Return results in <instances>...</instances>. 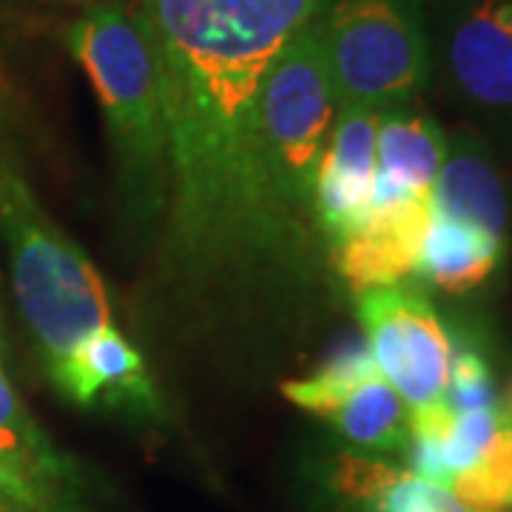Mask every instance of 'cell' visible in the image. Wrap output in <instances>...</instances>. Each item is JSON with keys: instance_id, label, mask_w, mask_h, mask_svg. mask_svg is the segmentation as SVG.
Returning a JSON list of instances; mask_svg holds the SVG:
<instances>
[{"instance_id": "1", "label": "cell", "mask_w": 512, "mask_h": 512, "mask_svg": "<svg viewBox=\"0 0 512 512\" xmlns=\"http://www.w3.org/2000/svg\"><path fill=\"white\" fill-rule=\"evenodd\" d=\"M322 0H140L168 131L165 262L220 282L293 256L256 160L262 77Z\"/></svg>"}, {"instance_id": "2", "label": "cell", "mask_w": 512, "mask_h": 512, "mask_svg": "<svg viewBox=\"0 0 512 512\" xmlns=\"http://www.w3.org/2000/svg\"><path fill=\"white\" fill-rule=\"evenodd\" d=\"M0 242L23 322L55 379L92 333L111 328L103 279L26 180L15 148L0 140Z\"/></svg>"}, {"instance_id": "3", "label": "cell", "mask_w": 512, "mask_h": 512, "mask_svg": "<svg viewBox=\"0 0 512 512\" xmlns=\"http://www.w3.org/2000/svg\"><path fill=\"white\" fill-rule=\"evenodd\" d=\"M66 46L103 109L126 200L154 220L168 200V131L163 92L137 15L117 3H94L69 23Z\"/></svg>"}, {"instance_id": "4", "label": "cell", "mask_w": 512, "mask_h": 512, "mask_svg": "<svg viewBox=\"0 0 512 512\" xmlns=\"http://www.w3.org/2000/svg\"><path fill=\"white\" fill-rule=\"evenodd\" d=\"M333 117L336 97L313 18L268 66L254 109V143L262 183L293 251H299L308 237L316 174Z\"/></svg>"}, {"instance_id": "5", "label": "cell", "mask_w": 512, "mask_h": 512, "mask_svg": "<svg viewBox=\"0 0 512 512\" xmlns=\"http://www.w3.org/2000/svg\"><path fill=\"white\" fill-rule=\"evenodd\" d=\"M316 35L336 106L382 114L433 83L421 0H322Z\"/></svg>"}, {"instance_id": "6", "label": "cell", "mask_w": 512, "mask_h": 512, "mask_svg": "<svg viewBox=\"0 0 512 512\" xmlns=\"http://www.w3.org/2000/svg\"><path fill=\"white\" fill-rule=\"evenodd\" d=\"M433 77L470 128L512 148V0H421Z\"/></svg>"}, {"instance_id": "7", "label": "cell", "mask_w": 512, "mask_h": 512, "mask_svg": "<svg viewBox=\"0 0 512 512\" xmlns=\"http://www.w3.org/2000/svg\"><path fill=\"white\" fill-rule=\"evenodd\" d=\"M356 313L382 376L410 410L436 404L447 393L453 342L430 299L410 285L356 293Z\"/></svg>"}, {"instance_id": "8", "label": "cell", "mask_w": 512, "mask_h": 512, "mask_svg": "<svg viewBox=\"0 0 512 512\" xmlns=\"http://www.w3.org/2000/svg\"><path fill=\"white\" fill-rule=\"evenodd\" d=\"M282 393L365 450H399L407 444L410 407L362 342L345 345L311 376L285 382Z\"/></svg>"}, {"instance_id": "9", "label": "cell", "mask_w": 512, "mask_h": 512, "mask_svg": "<svg viewBox=\"0 0 512 512\" xmlns=\"http://www.w3.org/2000/svg\"><path fill=\"white\" fill-rule=\"evenodd\" d=\"M433 220V200L416 197L376 174L373 202L365 222L330 245L339 276L353 293L399 285L416 274L421 239Z\"/></svg>"}, {"instance_id": "10", "label": "cell", "mask_w": 512, "mask_h": 512, "mask_svg": "<svg viewBox=\"0 0 512 512\" xmlns=\"http://www.w3.org/2000/svg\"><path fill=\"white\" fill-rule=\"evenodd\" d=\"M376 140L379 111L336 106L313 191V222L330 245L359 228L370 211L379 174Z\"/></svg>"}, {"instance_id": "11", "label": "cell", "mask_w": 512, "mask_h": 512, "mask_svg": "<svg viewBox=\"0 0 512 512\" xmlns=\"http://www.w3.org/2000/svg\"><path fill=\"white\" fill-rule=\"evenodd\" d=\"M433 214L473 225L507 242L512 222V177L495 146L476 128L447 134V154L433 183Z\"/></svg>"}, {"instance_id": "12", "label": "cell", "mask_w": 512, "mask_h": 512, "mask_svg": "<svg viewBox=\"0 0 512 512\" xmlns=\"http://www.w3.org/2000/svg\"><path fill=\"white\" fill-rule=\"evenodd\" d=\"M0 461L18 478L40 512H80L83 481L32 419L12 382L0 370Z\"/></svg>"}, {"instance_id": "13", "label": "cell", "mask_w": 512, "mask_h": 512, "mask_svg": "<svg viewBox=\"0 0 512 512\" xmlns=\"http://www.w3.org/2000/svg\"><path fill=\"white\" fill-rule=\"evenodd\" d=\"M52 382L80 407H89L97 399L131 402L143 410L157 407L143 356L114 325L92 333Z\"/></svg>"}, {"instance_id": "14", "label": "cell", "mask_w": 512, "mask_h": 512, "mask_svg": "<svg viewBox=\"0 0 512 512\" xmlns=\"http://www.w3.org/2000/svg\"><path fill=\"white\" fill-rule=\"evenodd\" d=\"M447 154V131L439 120L416 106L379 114L376 160L379 174L416 197L433 200V183Z\"/></svg>"}, {"instance_id": "15", "label": "cell", "mask_w": 512, "mask_h": 512, "mask_svg": "<svg viewBox=\"0 0 512 512\" xmlns=\"http://www.w3.org/2000/svg\"><path fill=\"white\" fill-rule=\"evenodd\" d=\"M501 239L473 225L433 214L421 239L416 274L444 293H467L493 274L504 256Z\"/></svg>"}, {"instance_id": "16", "label": "cell", "mask_w": 512, "mask_h": 512, "mask_svg": "<svg viewBox=\"0 0 512 512\" xmlns=\"http://www.w3.org/2000/svg\"><path fill=\"white\" fill-rule=\"evenodd\" d=\"M339 476L350 495L365 498L370 512H473L447 487L379 461L348 458Z\"/></svg>"}, {"instance_id": "17", "label": "cell", "mask_w": 512, "mask_h": 512, "mask_svg": "<svg viewBox=\"0 0 512 512\" xmlns=\"http://www.w3.org/2000/svg\"><path fill=\"white\" fill-rule=\"evenodd\" d=\"M504 413V410H501ZM507 416V413H504ZM470 510L495 512L512 507V419H504L495 444L487 456L464 476H458L450 487Z\"/></svg>"}, {"instance_id": "18", "label": "cell", "mask_w": 512, "mask_h": 512, "mask_svg": "<svg viewBox=\"0 0 512 512\" xmlns=\"http://www.w3.org/2000/svg\"><path fill=\"white\" fill-rule=\"evenodd\" d=\"M444 402L453 410H481V407H498V390L493 384L490 365L476 350H458L450 362V382Z\"/></svg>"}, {"instance_id": "19", "label": "cell", "mask_w": 512, "mask_h": 512, "mask_svg": "<svg viewBox=\"0 0 512 512\" xmlns=\"http://www.w3.org/2000/svg\"><path fill=\"white\" fill-rule=\"evenodd\" d=\"M0 512H40L3 461H0Z\"/></svg>"}, {"instance_id": "20", "label": "cell", "mask_w": 512, "mask_h": 512, "mask_svg": "<svg viewBox=\"0 0 512 512\" xmlns=\"http://www.w3.org/2000/svg\"><path fill=\"white\" fill-rule=\"evenodd\" d=\"M498 407H501V410H504V413H507V416L512 419V379H510V384H507V390L498 396Z\"/></svg>"}, {"instance_id": "21", "label": "cell", "mask_w": 512, "mask_h": 512, "mask_svg": "<svg viewBox=\"0 0 512 512\" xmlns=\"http://www.w3.org/2000/svg\"><path fill=\"white\" fill-rule=\"evenodd\" d=\"M3 86H6V83H3V74H0V92H3Z\"/></svg>"}, {"instance_id": "22", "label": "cell", "mask_w": 512, "mask_h": 512, "mask_svg": "<svg viewBox=\"0 0 512 512\" xmlns=\"http://www.w3.org/2000/svg\"><path fill=\"white\" fill-rule=\"evenodd\" d=\"M80 3H83V0H80Z\"/></svg>"}]
</instances>
